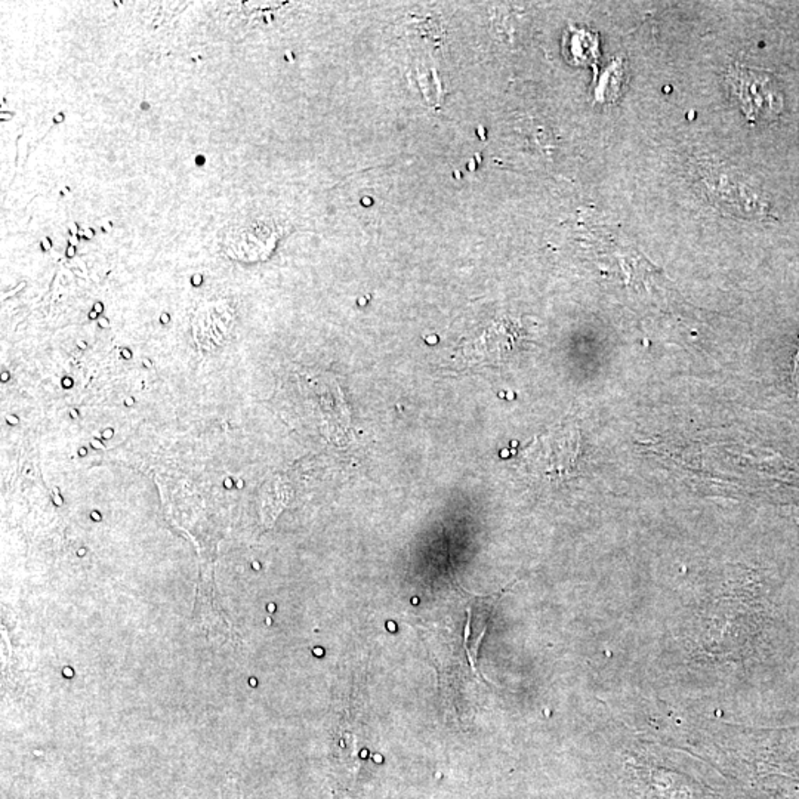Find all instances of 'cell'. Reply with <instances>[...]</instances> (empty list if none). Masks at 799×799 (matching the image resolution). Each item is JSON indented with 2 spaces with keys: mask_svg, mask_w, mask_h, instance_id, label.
I'll list each match as a JSON object with an SVG mask.
<instances>
[{
  "mask_svg": "<svg viewBox=\"0 0 799 799\" xmlns=\"http://www.w3.org/2000/svg\"><path fill=\"white\" fill-rule=\"evenodd\" d=\"M100 325H101L102 328H107V326H109V320H107V318H101V320H100Z\"/></svg>",
  "mask_w": 799,
  "mask_h": 799,
  "instance_id": "12",
  "label": "cell"
},
{
  "mask_svg": "<svg viewBox=\"0 0 799 799\" xmlns=\"http://www.w3.org/2000/svg\"><path fill=\"white\" fill-rule=\"evenodd\" d=\"M11 117H12V114H2V120H5V119H11Z\"/></svg>",
  "mask_w": 799,
  "mask_h": 799,
  "instance_id": "23",
  "label": "cell"
},
{
  "mask_svg": "<svg viewBox=\"0 0 799 799\" xmlns=\"http://www.w3.org/2000/svg\"><path fill=\"white\" fill-rule=\"evenodd\" d=\"M792 383H793V388L796 391V395L799 397V349H798V354L793 360V368H792Z\"/></svg>",
  "mask_w": 799,
  "mask_h": 799,
  "instance_id": "4",
  "label": "cell"
},
{
  "mask_svg": "<svg viewBox=\"0 0 799 799\" xmlns=\"http://www.w3.org/2000/svg\"><path fill=\"white\" fill-rule=\"evenodd\" d=\"M43 249H44V251H49V249H51L49 239H43Z\"/></svg>",
  "mask_w": 799,
  "mask_h": 799,
  "instance_id": "6",
  "label": "cell"
},
{
  "mask_svg": "<svg viewBox=\"0 0 799 799\" xmlns=\"http://www.w3.org/2000/svg\"><path fill=\"white\" fill-rule=\"evenodd\" d=\"M577 455V434L570 431H561L552 434L541 440V447L537 449V464L542 468L543 474H560L557 457L564 464V467L572 471Z\"/></svg>",
  "mask_w": 799,
  "mask_h": 799,
  "instance_id": "3",
  "label": "cell"
},
{
  "mask_svg": "<svg viewBox=\"0 0 799 799\" xmlns=\"http://www.w3.org/2000/svg\"><path fill=\"white\" fill-rule=\"evenodd\" d=\"M79 345H80V347H82V348H85V347H86V344H85V342H82V341H80V342H79Z\"/></svg>",
  "mask_w": 799,
  "mask_h": 799,
  "instance_id": "24",
  "label": "cell"
},
{
  "mask_svg": "<svg viewBox=\"0 0 799 799\" xmlns=\"http://www.w3.org/2000/svg\"><path fill=\"white\" fill-rule=\"evenodd\" d=\"M704 187L708 188L714 202L730 209L733 213L750 218H768L770 206L759 197V194L749 187L747 184L737 178L733 172L721 167L709 166L702 175Z\"/></svg>",
  "mask_w": 799,
  "mask_h": 799,
  "instance_id": "2",
  "label": "cell"
},
{
  "mask_svg": "<svg viewBox=\"0 0 799 799\" xmlns=\"http://www.w3.org/2000/svg\"><path fill=\"white\" fill-rule=\"evenodd\" d=\"M112 435H113V431H112V429H107V431L104 433V437H105V438H112Z\"/></svg>",
  "mask_w": 799,
  "mask_h": 799,
  "instance_id": "14",
  "label": "cell"
},
{
  "mask_svg": "<svg viewBox=\"0 0 799 799\" xmlns=\"http://www.w3.org/2000/svg\"><path fill=\"white\" fill-rule=\"evenodd\" d=\"M123 356H126V357H131V352H129V351H128V349H125V351H123Z\"/></svg>",
  "mask_w": 799,
  "mask_h": 799,
  "instance_id": "21",
  "label": "cell"
},
{
  "mask_svg": "<svg viewBox=\"0 0 799 799\" xmlns=\"http://www.w3.org/2000/svg\"><path fill=\"white\" fill-rule=\"evenodd\" d=\"M63 383H64V385H70L71 380H70V379H64V380H63Z\"/></svg>",
  "mask_w": 799,
  "mask_h": 799,
  "instance_id": "22",
  "label": "cell"
},
{
  "mask_svg": "<svg viewBox=\"0 0 799 799\" xmlns=\"http://www.w3.org/2000/svg\"><path fill=\"white\" fill-rule=\"evenodd\" d=\"M70 233H71L73 236L78 234V227H76L74 224H71V225H70Z\"/></svg>",
  "mask_w": 799,
  "mask_h": 799,
  "instance_id": "10",
  "label": "cell"
},
{
  "mask_svg": "<svg viewBox=\"0 0 799 799\" xmlns=\"http://www.w3.org/2000/svg\"><path fill=\"white\" fill-rule=\"evenodd\" d=\"M197 163H198V164H203V163H205V159H203L202 156H200V157L197 159Z\"/></svg>",
  "mask_w": 799,
  "mask_h": 799,
  "instance_id": "19",
  "label": "cell"
},
{
  "mask_svg": "<svg viewBox=\"0 0 799 799\" xmlns=\"http://www.w3.org/2000/svg\"><path fill=\"white\" fill-rule=\"evenodd\" d=\"M94 311H95V313H98V314H100V313H102V304L97 302V304L94 305Z\"/></svg>",
  "mask_w": 799,
  "mask_h": 799,
  "instance_id": "8",
  "label": "cell"
},
{
  "mask_svg": "<svg viewBox=\"0 0 799 799\" xmlns=\"http://www.w3.org/2000/svg\"><path fill=\"white\" fill-rule=\"evenodd\" d=\"M193 284H196V286L202 284V275H200V274H196V275H193Z\"/></svg>",
  "mask_w": 799,
  "mask_h": 799,
  "instance_id": "5",
  "label": "cell"
},
{
  "mask_svg": "<svg viewBox=\"0 0 799 799\" xmlns=\"http://www.w3.org/2000/svg\"><path fill=\"white\" fill-rule=\"evenodd\" d=\"M8 378H9V376H8V373H4V380H6Z\"/></svg>",
  "mask_w": 799,
  "mask_h": 799,
  "instance_id": "26",
  "label": "cell"
},
{
  "mask_svg": "<svg viewBox=\"0 0 799 799\" xmlns=\"http://www.w3.org/2000/svg\"><path fill=\"white\" fill-rule=\"evenodd\" d=\"M92 445H94V447H95V449H100V447H102L101 443H100V441H97V440H92Z\"/></svg>",
  "mask_w": 799,
  "mask_h": 799,
  "instance_id": "13",
  "label": "cell"
},
{
  "mask_svg": "<svg viewBox=\"0 0 799 799\" xmlns=\"http://www.w3.org/2000/svg\"><path fill=\"white\" fill-rule=\"evenodd\" d=\"M76 244H78V237L71 236V239H70V246H76Z\"/></svg>",
  "mask_w": 799,
  "mask_h": 799,
  "instance_id": "15",
  "label": "cell"
},
{
  "mask_svg": "<svg viewBox=\"0 0 799 799\" xmlns=\"http://www.w3.org/2000/svg\"><path fill=\"white\" fill-rule=\"evenodd\" d=\"M225 486H227V487H233V480H229V479L225 480Z\"/></svg>",
  "mask_w": 799,
  "mask_h": 799,
  "instance_id": "17",
  "label": "cell"
},
{
  "mask_svg": "<svg viewBox=\"0 0 799 799\" xmlns=\"http://www.w3.org/2000/svg\"><path fill=\"white\" fill-rule=\"evenodd\" d=\"M85 237H88V239H92V237H94V229H86Z\"/></svg>",
  "mask_w": 799,
  "mask_h": 799,
  "instance_id": "11",
  "label": "cell"
},
{
  "mask_svg": "<svg viewBox=\"0 0 799 799\" xmlns=\"http://www.w3.org/2000/svg\"><path fill=\"white\" fill-rule=\"evenodd\" d=\"M162 321H163V323H167V321H169V316H167V314H163V316H162Z\"/></svg>",
  "mask_w": 799,
  "mask_h": 799,
  "instance_id": "18",
  "label": "cell"
},
{
  "mask_svg": "<svg viewBox=\"0 0 799 799\" xmlns=\"http://www.w3.org/2000/svg\"><path fill=\"white\" fill-rule=\"evenodd\" d=\"M89 317H90V318H97V317H98V313H95V311H92V313H90V316H89Z\"/></svg>",
  "mask_w": 799,
  "mask_h": 799,
  "instance_id": "20",
  "label": "cell"
},
{
  "mask_svg": "<svg viewBox=\"0 0 799 799\" xmlns=\"http://www.w3.org/2000/svg\"><path fill=\"white\" fill-rule=\"evenodd\" d=\"M74 253H76V251H74V246H68V249H67V256H68V258H73V256H74Z\"/></svg>",
  "mask_w": 799,
  "mask_h": 799,
  "instance_id": "9",
  "label": "cell"
},
{
  "mask_svg": "<svg viewBox=\"0 0 799 799\" xmlns=\"http://www.w3.org/2000/svg\"><path fill=\"white\" fill-rule=\"evenodd\" d=\"M6 419L11 421V423H17V422H18V419L13 418V416H6Z\"/></svg>",
  "mask_w": 799,
  "mask_h": 799,
  "instance_id": "16",
  "label": "cell"
},
{
  "mask_svg": "<svg viewBox=\"0 0 799 799\" xmlns=\"http://www.w3.org/2000/svg\"><path fill=\"white\" fill-rule=\"evenodd\" d=\"M63 120H64V114H63V113H59V114H56V116L54 117V121H55V123H61Z\"/></svg>",
  "mask_w": 799,
  "mask_h": 799,
  "instance_id": "7",
  "label": "cell"
},
{
  "mask_svg": "<svg viewBox=\"0 0 799 799\" xmlns=\"http://www.w3.org/2000/svg\"><path fill=\"white\" fill-rule=\"evenodd\" d=\"M144 363H145V366H148V367H150V366H151V363H150V361H148V360H145V361H144Z\"/></svg>",
  "mask_w": 799,
  "mask_h": 799,
  "instance_id": "25",
  "label": "cell"
},
{
  "mask_svg": "<svg viewBox=\"0 0 799 799\" xmlns=\"http://www.w3.org/2000/svg\"><path fill=\"white\" fill-rule=\"evenodd\" d=\"M733 95L750 123L776 120L783 110V94L771 73L733 64L727 74Z\"/></svg>",
  "mask_w": 799,
  "mask_h": 799,
  "instance_id": "1",
  "label": "cell"
}]
</instances>
